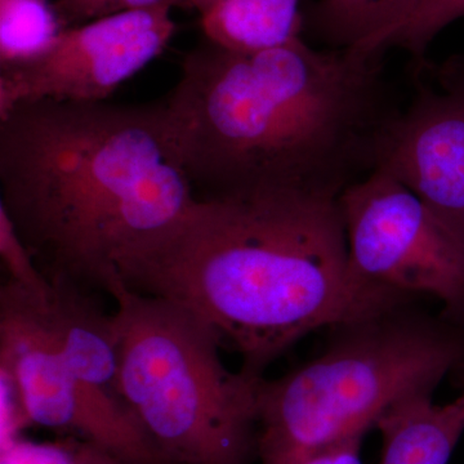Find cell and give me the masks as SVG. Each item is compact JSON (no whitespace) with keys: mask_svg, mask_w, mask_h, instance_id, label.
I'll list each match as a JSON object with an SVG mask.
<instances>
[{"mask_svg":"<svg viewBox=\"0 0 464 464\" xmlns=\"http://www.w3.org/2000/svg\"><path fill=\"white\" fill-rule=\"evenodd\" d=\"M384 52L299 38L244 52L204 39L164 99L195 197L304 191L340 198L373 172L391 102Z\"/></svg>","mask_w":464,"mask_h":464,"instance_id":"1","label":"cell"},{"mask_svg":"<svg viewBox=\"0 0 464 464\" xmlns=\"http://www.w3.org/2000/svg\"><path fill=\"white\" fill-rule=\"evenodd\" d=\"M116 271L134 292L203 317L253 377L310 333L415 301L353 276L340 198L314 192L197 199Z\"/></svg>","mask_w":464,"mask_h":464,"instance_id":"2","label":"cell"},{"mask_svg":"<svg viewBox=\"0 0 464 464\" xmlns=\"http://www.w3.org/2000/svg\"><path fill=\"white\" fill-rule=\"evenodd\" d=\"M195 201L164 100H44L0 116V207L50 282L109 295L118 258Z\"/></svg>","mask_w":464,"mask_h":464,"instance_id":"3","label":"cell"},{"mask_svg":"<svg viewBox=\"0 0 464 464\" xmlns=\"http://www.w3.org/2000/svg\"><path fill=\"white\" fill-rule=\"evenodd\" d=\"M331 329L319 356L259 384V464H297L365 436L391 406L464 378V325L413 302Z\"/></svg>","mask_w":464,"mask_h":464,"instance_id":"4","label":"cell"},{"mask_svg":"<svg viewBox=\"0 0 464 464\" xmlns=\"http://www.w3.org/2000/svg\"><path fill=\"white\" fill-rule=\"evenodd\" d=\"M119 390L170 464L258 462V390L265 377L232 372L221 335L164 298L112 283Z\"/></svg>","mask_w":464,"mask_h":464,"instance_id":"5","label":"cell"},{"mask_svg":"<svg viewBox=\"0 0 464 464\" xmlns=\"http://www.w3.org/2000/svg\"><path fill=\"white\" fill-rule=\"evenodd\" d=\"M47 301L11 280L0 289V368L16 384L27 424L90 441L124 464H170L123 400L70 368Z\"/></svg>","mask_w":464,"mask_h":464,"instance_id":"6","label":"cell"},{"mask_svg":"<svg viewBox=\"0 0 464 464\" xmlns=\"http://www.w3.org/2000/svg\"><path fill=\"white\" fill-rule=\"evenodd\" d=\"M353 276L372 288L436 299L464 325V244L417 195L374 169L340 197Z\"/></svg>","mask_w":464,"mask_h":464,"instance_id":"7","label":"cell"},{"mask_svg":"<svg viewBox=\"0 0 464 464\" xmlns=\"http://www.w3.org/2000/svg\"><path fill=\"white\" fill-rule=\"evenodd\" d=\"M172 9H137L66 27L36 56L0 66V116L35 101H108L166 50L177 32Z\"/></svg>","mask_w":464,"mask_h":464,"instance_id":"8","label":"cell"},{"mask_svg":"<svg viewBox=\"0 0 464 464\" xmlns=\"http://www.w3.org/2000/svg\"><path fill=\"white\" fill-rule=\"evenodd\" d=\"M414 94L382 128L374 169L420 198L464 244V54L417 58Z\"/></svg>","mask_w":464,"mask_h":464,"instance_id":"9","label":"cell"},{"mask_svg":"<svg viewBox=\"0 0 464 464\" xmlns=\"http://www.w3.org/2000/svg\"><path fill=\"white\" fill-rule=\"evenodd\" d=\"M51 284L48 315L70 368L91 386L121 399L114 313L109 314L102 307L99 293L65 280Z\"/></svg>","mask_w":464,"mask_h":464,"instance_id":"10","label":"cell"},{"mask_svg":"<svg viewBox=\"0 0 464 464\" xmlns=\"http://www.w3.org/2000/svg\"><path fill=\"white\" fill-rule=\"evenodd\" d=\"M415 393L391 406L375 424L380 464H448L464 435V392L448 404Z\"/></svg>","mask_w":464,"mask_h":464,"instance_id":"11","label":"cell"},{"mask_svg":"<svg viewBox=\"0 0 464 464\" xmlns=\"http://www.w3.org/2000/svg\"><path fill=\"white\" fill-rule=\"evenodd\" d=\"M201 29L222 47L252 52L299 38L304 16L299 0H221L201 16Z\"/></svg>","mask_w":464,"mask_h":464,"instance_id":"12","label":"cell"},{"mask_svg":"<svg viewBox=\"0 0 464 464\" xmlns=\"http://www.w3.org/2000/svg\"><path fill=\"white\" fill-rule=\"evenodd\" d=\"M414 0H319L304 20L329 48H366L401 21Z\"/></svg>","mask_w":464,"mask_h":464,"instance_id":"13","label":"cell"},{"mask_svg":"<svg viewBox=\"0 0 464 464\" xmlns=\"http://www.w3.org/2000/svg\"><path fill=\"white\" fill-rule=\"evenodd\" d=\"M65 29L50 0H0V66L36 56Z\"/></svg>","mask_w":464,"mask_h":464,"instance_id":"14","label":"cell"},{"mask_svg":"<svg viewBox=\"0 0 464 464\" xmlns=\"http://www.w3.org/2000/svg\"><path fill=\"white\" fill-rule=\"evenodd\" d=\"M462 17L464 0H414L401 21L365 50L386 52L399 47L415 60L422 58L433 39Z\"/></svg>","mask_w":464,"mask_h":464,"instance_id":"15","label":"cell"},{"mask_svg":"<svg viewBox=\"0 0 464 464\" xmlns=\"http://www.w3.org/2000/svg\"><path fill=\"white\" fill-rule=\"evenodd\" d=\"M0 464H124L97 445L75 436L47 441L18 438L0 448Z\"/></svg>","mask_w":464,"mask_h":464,"instance_id":"16","label":"cell"},{"mask_svg":"<svg viewBox=\"0 0 464 464\" xmlns=\"http://www.w3.org/2000/svg\"><path fill=\"white\" fill-rule=\"evenodd\" d=\"M0 258L8 279L42 298L52 293L50 280L36 265L32 252L20 237L5 208L0 207Z\"/></svg>","mask_w":464,"mask_h":464,"instance_id":"17","label":"cell"},{"mask_svg":"<svg viewBox=\"0 0 464 464\" xmlns=\"http://www.w3.org/2000/svg\"><path fill=\"white\" fill-rule=\"evenodd\" d=\"M65 27L83 25L99 18L157 7H182V0H54Z\"/></svg>","mask_w":464,"mask_h":464,"instance_id":"18","label":"cell"},{"mask_svg":"<svg viewBox=\"0 0 464 464\" xmlns=\"http://www.w3.org/2000/svg\"><path fill=\"white\" fill-rule=\"evenodd\" d=\"M364 436H353L324 448L299 460L297 464H362V444Z\"/></svg>","mask_w":464,"mask_h":464,"instance_id":"19","label":"cell"},{"mask_svg":"<svg viewBox=\"0 0 464 464\" xmlns=\"http://www.w3.org/2000/svg\"><path fill=\"white\" fill-rule=\"evenodd\" d=\"M221 0H182L183 8H191L199 12L200 16L216 7Z\"/></svg>","mask_w":464,"mask_h":464,"instance_id":"20","label":"cell"}]
</instances>
